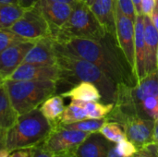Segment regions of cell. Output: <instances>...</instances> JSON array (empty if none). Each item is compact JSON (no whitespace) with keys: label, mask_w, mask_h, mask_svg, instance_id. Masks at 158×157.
<instances>
[{"label":"cell","mask_w":158,"mask_h":157,"mask_svg":"<svg viewBox=\"0 0 158 157\" xmlns=\"http://www.w3.org/2000/svg\"><path fill=\"white\" fill-rule=\"evenodd\" d=\"M143 15H136L134 21V51H135V75L137 82L146 76L145 71V43L143 32Z\"/></svg>","instance_id":"15"},{"label":"cell","mask_w":158,"mask_h":157,"mask_svg":"<svg viewBox=\"0 0 158 157\" xmlns=\"http://www.w3.org/2000/svg\"><path fill=\"white\" fill-rule=\"evenodd\" d=\"M9 99L19 116L38 108L56 92L57 82L44 81H4Z\"/></svg>","instance_id":"4"},{"label":"cell","mask_w":158,"mask_h":157,"mask_svg":"<svg viewBox=\"0 0 158 157\" xmlns=\"http://www.w3.org/2000/svg\"><path fill=\"white\" fill-rule=\"evenodd\" d=\"M53 157H76L75 155H53Z\"/></svg>","instance_id":"43"},{"label":"cell","mask_w":158,"mask_h":157,"mask_svg":"<svg viewBox=\"0 0 158 157\" xmlns=\"http://www.w3.org/2000/svg\"><path fill=\"white\" fill-rule=\"evenodd\" d=\"M107 118H87L84 120L69 123V124H57L56 126H59L64 129L68 130H79V131H84V132H99L101 128L107 122Z\"/></svg>","instance_id":"22"},{"label":"cell","mask_w":158,"mask_h":157,"mask_svg":"<svg viewBox=\"0 0 158 157\" xmlns=\"http://www.w3.org/2000/svg\"><path fill=\"white\" fill-rule=\"evenodd\" d=\"M3 81H3V80H2V79H1V78H0V84H1V83H2V82H3Z\"/></svg>","instance_id":"48"},{"label":"cell","mask_w":158,"mask_h":157,"mask_svg":"<svg viewBox=\"0 0 158 157\" xmlns=\"http://www.w3.org/2000/svg\"><path fill=\"white\" fill-rule=\"evenodd\" d=\"M59 68L55 66H44L30 63H22L16 71L7 79L12 81H59Z\"/></svg>","instance_id":"11"},{"label":"cell","mask_w":158,"mask_h":157,"mask_svg":"<svg viewBox=\"0 0 158 157\" xmlns=\"http://www.w3.org/2000/svg\"><path fill=\"white\" fill-rule=\"evenodd\" d=\"M63 98H70L71 100H80L84 102H100L102 95L98 88L91 82L81 81L74 85L69 91L60 94Z\"/></svg>","instance_id":"18"},{"label":"cell","mask_w":158,"mask_h":157,"mask_svg":"<svg viewBox=\"0 0 158 157\" xmlns=\"http://www.w3.org/2000/svg\"><path fill=\"white\" fill-rule=\"evenodd\" d=\"M26 41L20 36L17 35L16 33L12 32L9 30H0V53L3 52L5 49L12 45L13 43Z\"/></svg>","instance_id":"27"},{"label":"cell","mask_w":158,"mask_h":157,"mask_svg":"<svg viewBox=\"0 0 158 157\" xmlns=\"http://www.w3.org/2000/svg\"><path fill=\"white\" fill-rule=\"evenodd\" d=\"M38 2L39 0H18V4L25 10L33 7Z\"/></svg>","instance_id":"34"},{"label":"cell","mask_w":158,"mask_h":157,"mask_svg":"<svg viewBox=\"0 0 158 157\" xmlns=\"http://www.w3.org/2000/svg\"><path fill=\"white\" fill-rule=\"evenodd\" d=\"M87 118L88 117L85 109L76 100H71V103L65 107L58 124H69Z\"/></svg>","instance_id":"23"},{"label":"cell","mask_w":158,"mask_h":157,"mask_svg":"<svg viewBox=\"0 0 158 157\" xmlns=\"http://www.w3.org/2000/svg\"><path fill=\"white\" fill-rule=\"evenodd\" d=\"M54 40V39H53ZM55 48L85 60L98 67L118 85L132 87L137 83L135 73L121 51L115 35L106 33L101 40L69 38L55 41Z\"/></svg>","instance_id":"1"},{"label":"cell","mask_w":158,"mask_h":157,"mask_svg":"<svg viewBox=\"0 0 158 157\" xmlns=\"http://www.w3.org/2000/svg\"><path fill=\"white\" fill-rule=\"evenodd\" d=\"M64 99L61 95H52L47 98L40 106L39 109L45 118L53 125L56 126L59 122V118L65 109Z\"/></svg>","instance_id":"20"},{"label":"cell","mask_w":158,"mask_h":157,"mask_svg":"<svg viewBox=\"0 0 158 157\" xmlns=\"http://www.w3.org/2000/svg\"><path fill=\"white\" fill-rule=\"evenodd\" d=\"M35 42L21 41L13 43L0 53V78L7 80L24 62V58Z\"/></svg>","instance_id":"10"},{"label":"cell","mask_w":158,"mask_h":157,"mask_svg":"<svg viewBox=\"0 0 158 157\" xmlns=\"http://www.w3.org/2000/svg\"><path fill=\"white\" fill-rule=\"evenodd\" d=\"M36 6L49 23L53 37L69 19L73 5L55 0H39Z\"/></svg>","instance_id":"12"},{"label":"cell","mask_w":158,"mask_h":157,"mask_svg":"<svg viewBox=\"0 0 158 157\" xmlns=\"http://www.w3.org/2000/svg\"><path fill=\"white\" fill-rule=\"evenodd\" d=\"M23 63L44 66L56 65V53L53 38L46 37L36 41L27 53Z\"/></svg>","instance_id":"13"},{"label":"cell","mask_w":158,"mask_h":157,"mask_svg":"<svg viewBox=\"0 0 158 157\" xmlns=\"http://www.w3.org/2000/svg\"><path fill=\"white\" fill-rule=\"evenodd\" d=\"M111 143L100 132H94L80 144L75 155L76 157H106Z\"/></svg>","instance_id":"16"},{"label":"cell","mask_w":158,"mask_h":157,"mask_svg":"<svg viewBox=\"0 0 158 157\" xmlns=\"http://www.w3.org/2000/svg\"><path fill=\"white\" fill-rule=\"evenodd\" d=\"M135 114L143 118L156 120L158 118V96H150L143 100L134 108Z\"/></svg>","instance_id":"25"},{"label":"cell","mask_w":158,"mask_h":157,"mask_svg":"<svg viewBox=\"0 0 158 157\" xmlns=\"http://www.w3.org/2000/svg\"><path fill=\"white\" fill-rule=\"evenodd\" d=\"M106 33L107 31L91 7L83 0H78L73 5L71 14L67 22L52 38L55 41H63L69 38L101 40Z\"/></svg>","instance_id":"5"},{"label":"cell","mask_w":158,"mask_h":157,"mask_svg":"<svg viewBox=\"0 0 158 157\" xmlns=\"http://www.w3.org/2000/svg\"><path fill=\"white\" fill-rule=\"evenodd\" d=\"M10 155H11V153L9 151H7L6 148L2 149L0 151V157H10Z\"/></svg>","instance_id":"40"},{"label":"cell","mask_w":158,"mask_h":157,"mask_svg":"<svg viewBox=\"0 0 158 157\" xmlns=\"http://www.w3.org/2000/svg\"><path fill=\"white\" fill-rule=\"evenodd\" d=\"M83 1H84V2H85V3H86L88 6H92V4L94 3V0H83Z\"/></svg>","instance_id":"44"},{"label":"cell","mask_w":158,"mask_h":157,"mask_svg":"<svg viewBox=\"0 0 158 157\" xmlns=\"http://www.w3.org/2000/svg\"><path fill=\"white\" fill-rule=\"evenodd\" d=\"M116 149L118 155L122 157H133L139 150L134 143L127 139L116 143Z\"/></svg>","instance_id":"28"},{"label":"cell","mask_w":158,"mask_h":157,"mask_svg":"<svg viewBox=\"0 0 158 157\" xmlns=\"http://www.w3.org/2000/svg\"><path fill=\"white\" fill-rule=\"evenodd\" d=\"M0 4H18V0H0Z\"/></svg>","instance_id":"41"},{"label":"cell","mask_w":158,"mask_h":157,"mask_svg":"<svg viewBox=\"0 0 158 157\" xmlns=\"http://www.w3.org/2000/svg\"><path fill=\"white\" fill-rule=\"evenodd\" d=\"M156 7L158 9V0H156Z\"/></svg>","instance_id":"46"},{"label":"cell","mask_w":158,"mask_h":157,"mask_svg":"<svg viewBox=\"0 0 158 157\" xmlns=\"http://www.w3.org/2000/svg\"><path fill=\"white\" fill-rule=\"evenodd\" d=\"M116 38L127 61L135 73V51H134V21L125 16L118 7L116 0L114 6ZM136 76V75H135Z\"/></svg>","instance_id":"9"},{"label":"cell","mask_w":158,"mask_h":157,"mask_svg":"<svg viewBox=\"0 0 158 157\" xmlns=\"http://www.w3.org/2000/svg\"><path fill=\"white\" fill-rule=\"evenodd\" d=\"M6 131H0V151L6 148Z\"/></svg>","instance_id":"38"},{"label":"cell","mask_w":158,"mask_h":157,"mask_svg":"<svg viewBox=\"0 0 158 157\" xmlns=\"http://www.w3.org/2000/svg\"><path fill=\"white\" fill-rule=\"evenodd\" d=\"M156 143V152H157V155H158V143Z\"/></svg>","instance_id":"45"},{"label":"cell","mask_w":158,"mask_h":157,"mask_svg":"<svg viewBox=\"0 0 158 157\" xmlns=\"http://www.w3.org/2000/svg\"><path fill=\"white\" fill-rule=\"evenodd\" d=\"M141 6L143 15L150 17L156 8V0H142Z\"/></svg>","instance_id":"31"},{"label":"cell","mask_w":158,"mask_h":157,"mask_svg":"<svg viewBox=\"0 0 158 157\" xmlns=\"http://www.w3.org/2000/svg\"><path fill=\"white\" fill-rule=\"evenodd\" d=\"M133 157H158L156 143L153 142L147 146L139 149L138 152L133 155Z\"/></svg>","instance_id":"30"},{"label":"cell","mask_w":158,"mask_h":157,"mask_svg":"<svg viewBox=\"0 0 158 157\" xmlns=\"http://www.w3.org/2000/svg\"><path fill=\"white\" fill-rule=\"evenodd\" d=\"M132 3H133V6H134V8H135V11H136V15H143L142 13V0H131Z\"/></svg>","instance_id":"37"},{"label":"cell","mask_w":158,"mask_h":157,"mask_svg":"<svg viewBox=\"0 0 158 157\" xmlns=\"http://www.w3.org/2000/svg\"><path fill=\"white\" fill-rule=\"evenodd\" d=\"M99 132L109 142L118 143L127 139L123 127L115 121H107L99 130Z\"/></svg>","instance_id":"26"},{"label":"cell","mask_w":158,"mask_h":157,"mask_svg":"<svg viewBox=\"0 0 158 157\" xmlns=\"http://www.w3.org/2000/svg\"><path fill=\"white\" fill-rule=\"evenodd\" d=\"M10 157H31V148L16 150L11 153Z\"/></svg>","instance_id":"33"},{"label":"cell","mask_w":158,"mask_h":157,"mask_svg":"<svg viewBox=\"0 0 158 157\" xmlns=\"http://www.w3.org/2000/svg\"><path fill=\"white\" fill-rule=\"evenodd\" d=\"M118 7L122 11V13L130 18L132 21H135L136 19V11L131 0H116Z\"/></svg>","instance_id":"29"},{"label":"cell","mask_w":158,"mask_h":157,"mask_svg":"<svg viewBox=\"0 0 158 157\" xmlns=\"http://www.w3.org/2000/svg\"><path fill=\"white\" fill-rule=\"evenodd\" d=\"M156 61H157V68H158V47H157V55H156Z\"/></svg>","instance_id":"47"},{"label":"cell","mask_w":158,"mask_h":157,"mask_svg":"<svg viewBox=\"0 0 158 157\" xmlns=\"http://www.w3.org/2000/svg\"><path fill=\"white\" fill-rule=\"evenodd\" d=\"M154 143H158V118L155 121V129H154Z\"/></svg>","instance_id":"39"},{"label":"cell","mask_w":158,"mask_h":157,"mask_svg":"<svg viewBox=\"0 0 158 157\" xmlns=\"http://www.w3.org/2000/svg\"><path fill=\"white\" fill-rule=\"evenodd\" d=\"M143 32L145 43V71L146 75L158 69L156 55L158 47V31L154 26L150 17L143 16Z\"/></svg>","instance_id":"14"},{"label":"cell","mask_w":158,"mask_h":157,"mask_svg":"<svg viewBox=\"0 0 158 157\" xmlns=\"http://www.w3.org/2000/svg\"><path fill=\"white\" fill-rule=\"evenodd\" d=\"M8 30L24 40L31 42L52 37L50 25L36 5L30 9H26L22 16Z\"/></svg>","instance_id":"7"},{"label":"cell","mask_w":158,"mask_h":157,"mask_svg":"<svg viewBox=\"0 0 158 157\" xmlns=\"http://www.w3.org/2000/svg\"><path fill=\"white\" fill-rule=\"evenodd\" d=\"M56 53L60 73L58 83L63 82L73 86L81 81L94 83L102 95L103 103L115 104L118 96V84L98 67L88 60L61 50L56 49Z\"/></svg>","instance_id":"2"},{"label":"cell","mask_w":158,"mask_h":157,"mask_svg":"<svg viewBox=\"0 0 158 157\" xmlns=\"http://www.w3.org/2000/svg\"><path fill=\"white\" fill-rule=\"evenodd\" d=\"M150 19H151V20H152L154 26L156 28V30L158 31V9L156 7L154 9L152 15L150 16Z\"/></svg>","instance_id":"36"},{"label":"cell","mask_w":158,"mask_h":157,"mask_svg":"<svg viewBox=\"0 0 158 157\" xmlns=\"http://www.w3.org/2000/svg\"><path fill=\"white\" fill-rule=\"evenodd\" d=\"M31 157H53V155L45 151L41 145L31 148Z\"/></svg>","instance_id":"32"},{"label":"cell","mask_w":158,"mask_h":157,"mask_svg":"<svg viewBox=\"0 0 158 157\" xmlns=\"http://www.w3.org/2000/svg\"><path fill=\"white\" fill-rule=\"evenodd\" d=\"M106 118L108 121L119 123L123 127L127 140L134 143L138 149L154 142L155 120L143 118L136 114H126L114 107Z\"/></svg>","instance_id":"6"},{"label":"cell","mask_w":158,"mask_h":157,"mask_svg":"<svg viewBox=\"0 0 158 157\" xmlns=\"http://www.w3.org/2000/svg\"><path fill=\"white\" fill-rule=\"evenodd\" d=\"M55 1H59V2H64V3L70 4V5H74L78 0H55Z\"/></svg>","instance_id":"42"},{"label":"cell","mask_w":158,"mask_h":157,"mask_svg":"<svg viewBox=\"0 0 158 157\" xmlns=\"http://www.w3.org/2000/svg\"><path fill=\"white\" fill-rule=\"evenodd\" d=\"M90 134V132L55 126L47 138L40 145L52 155H75L80 144Z\"/></svg>","instance_id":"8"},{"label":"cell","mask_w":158,"mask_h":157,"mask_svg":"<svg viewBox=\"0 0 158 157\" xmlns=\"http://www.w3.org/2000/svg\"><path fill=\"white\" fill-rule=\"evenodd\" d=\"M114 6L115 0H94L90 7L106 31L116 36Z\"/></svg>","instance_id":"17"},{"label":"cell","mask_w":158,"mask_h":157,"mask_svg":"<svg viewBox=\"0 0 158 157\" xmlns=\"http://www.w3.org/2000/svg\"><path fill=\"white\" fill-rule=\"evenodd\" d=\"M106 157H122L118 155V153L117 152V149H116V143H112L110 147H109V150H108V153H107V155Z\"/></svg>","instance_id":"35"},{"label":"cell","mask_w":158,"mask_h":157,"mask_svg":"<svg viewBox=\"0 0 158 157\" xmlns=\"http://www.w3.org/2000/svg\"><path fill=\"white\" fill-rule=\"evenodd\" d=\"M24 11L18 4H0V30H8Z\"/></svg>","instance_id":"21"},{"label":"cell","mask_w":158,"mask_h":157,"mask_svg":"<svg viewBox=\"0 0 158 157\" xmlns=\"http://www.w3.org/2000/svg\"><path fill=\"white\" fill-rule=\"evenodd\" d=\"M86 111L88 118H106L113 109L114 104H105L100 102H84L76 100Z\"/></svg>","instance_id":"24"},{"label":"cell","mask_w":158,"mask_h":157,"mask_svg":"<svg viewBox=\"0 0 158 157\" xmlns=\"http://www.w3.org/2000/svg\"><path fill=\"white\" fill-rule=\"evenodd\" d=\"M53 128L39 107L20 115L15 124L6 131V149L12 153L16 150L40 145L50 134Z\"/></svg>","instance_id":"3"},{"label":"cell","mask_w":158,"mask_h":157,"mask_svg":"<svg viewBox=\"0 0 158 157\" xmlns=\"http://www.w3.org/2000/svg\"><path fill=\"white\" fill-rule=\"evenodd\" d=\"M18 112L13 107L4 81L0 84V131H7L17 121Z\"/></svg>","instance_id":"19"}]
</instances>
